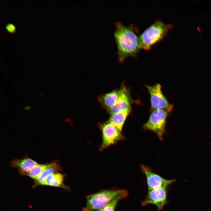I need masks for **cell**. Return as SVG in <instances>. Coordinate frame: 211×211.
Wrapping results in <instances>:
<instances>
[{"mask_svg": "<svg viewBox=\"0 0 211 211\" xmlns=\"http://www.w3.org/2000/svg\"><path fill=\"white\" fill-rule=\"evenodd\" d=\"M6 28L7 31L11 34H14L16 32V28L12 23H9L7 24L6 25Z\"/></svg>", "mask_w": 211, "mask_h": 211, "instance_id": "obj_17", "label": "cell"}, {"mask_svg": "<svg viewBox=\"0 0 211 211\" xmlns=\"http://www.w3.org/2000/svg\"><path fill=\"white\" fill-rule=\"evenodd\" d=\"M173 27L157 20L147 28L139 36L141 49L148 50L154 45L163 40Z\"/></svg>", "mask_w": 211, "mask_h": 211, "instance_id": "obj_2", "label": "cell"}, {"mask_svg": "<svg viewBox=\"0 0 211 211\" xmlns=\"http://www.w3.org/2000/svg\"><path fill=\"white\" fill-rule=\"evenodd\" d=\"M167 187H162L148 190L147 194L142 202V205L144 206L153 204L156 207L158 211L161 210L167 203Z\"/></svg>", "mask_w": 211, "mask_h": 211, "instance_id": "obj_6", "label": "cell"}, {"mask_svg": "<svg viewBox=\"0 0 211 211\" xmlns=\"http://www.w3.org/2000/svg\"><path fill=\"white\" fill-rule=\"evenodd\" d=\"M120 90V94L117 101L113 106L108 109L111 115L131 108L130 96L126 88L122 86Z\"/></svg>", "mask_w": 211, "mask_h": 211, "instance_id": "obj_9", "label": "cell"}, {"mask_svg": "<svg viewBox=\"0 0 211 211\" xmlns=\"http://www.w3.org/2000/svg\"><path fill=\"white\" fill-rule=\"evenodd\" d=\"M28 90H29L30 91H32V89H31V88L29 86H28Z\"/></svg>", "mask_w": 211, "mask_h": 211, "instance_id": "obj_19", "label": "cell"}, {"mask_svg": "<svg viewBox=\"0 0 211 211\" xmlns=\"http://www.w3.org/2000/svg\"><path fill=\"white\" fill-rule=\"evenodd\" d=\"M114 37L117 47L118 61L135 57L141 49L139 36L133 26H126L120 21L115 22Z\"/></svg>", "mask_w": 211, "mask_h": 211, "instance_id": "obj_1", "label": "cell"}, {"mask_svg": "<svg viewBox=\"0 0 211 211\" xmlns=\"http://www.w3.org/2000/svg\"><path fill=\"white\" fill-rule=\"evenodd\" d=\"M127 191L124 189L103 190L86 197L83 211H95L108 204L119 195Z\"/></svg>", "mask_w": 211, "mask_h": 211, "instance_id": "obj_3", "label": "cell"}, {"mask_svg": "<svg viewBox=\"0 0 211 211\" xmlns=\"http://www.w3.org/2000/svg\"><path fill=\"white\" fill-rule=\"evenodd\" d=\"M141 169L145 174L148 186V190L164 186L168 187L176 182L175 179L167 180L154 173L147 166L141 165Z\"/></svg>", "mask_w": 211, "mask_h": 211, "instance_id": "obj_7", "label": "cell"}, {"mask_svg": "<svg viewBox=\"0 0 211 211\" xmlns=\"http://www.w3.org/2000/svg\"><path fill=\"white\" fill-rule=\"evenodd\" d=\"M39 96L41 97H43L44 95L42 94H40V96Z\"/></svg>", "mask_w": 211, "mask_h": 211, "instance_id": "obj_20", "label": "cell"}, {"mask_svg": "<svg viewBox=\"0 0 211 211\" xmlns=\"http://www.w3.org/2000/svg\"><path fill=\"white\" fill-rule=\"evenodd\" d=\"M38 164L35 161L32 159L26 158L23 159H15L11 162V166L18 168L21 173H24L28 172L35 166Z\"/></svg>", "mask_w": 211, "mask_h": 211, "instance_id": "obj_11", "label": "cell"}, {"mask_svg": "<svg viewBox=\"0 0 211 211\" xmlns=\"http://www.w3.org/2000/svg\"><path fill=\"white\" fill-rule=\"evenodd\" d=\"M150 96L152 108L154 110L162 109L171 113L173 106L168 102L161 91V86L159 84L153 86L146 85Z\"/></svg>", "mask_w": 211, "mask_h": 211, "instance_id": "obj_5", "label": "cell"}, {"mask_svg": "<svg viewBox=\"0 0 211 211\" xmlns=\"http://www.w3.org/2000/svg\"><path fill=\"white\" fill-rule=\"evenodd\" d=\"M103 143L102 148L104 149L115 143L122 138L121 132L108 121L101 126Z\"/></svg>", "mask_w": 211, "mask_h": 211, "instance_id": "obj_8", "label": "cell"}, {"mask_svg": "<svg viewBox=\"0 0 211 211\" xmlns=\"http://www.w3.org/2000/svg\"><path fill=\"white\" fill-rule=\"evenodd\" d=\"M127 195L128 192L127 191L119 195L106 206L95 211H115L116 206L119 201L125 198Z\"/></svg>", "mask_w": 211, "mask_h": 211, "instance_id": "obj_16", "label": "cell"}, {"mask_svg": "<svg viewBox=\"0 0 211 211\" xmlns=\"http://www.w3.org/2000/svg\"><path fill=\"white\" fill-rule=\"evenodd\" d=\"M47 164H37L28 172L23 175L28 176L31 178L36 180L42 172L46 168Z\"/></svg>", "mask_w": 211, "mask_h": 211, "instance_id": "obj_15", "label": "cell"}, {"mask_svg": "<svg viewBox=\"0 0 211 211\" xmlns=\"http://www.w3.org/2000/svg\"><path fill=\"white\" fill-rule=\"evenodd\" d=\"M131 110V108H130L112 115L108 121L121 132L124 122Z\"/></svg>", "mask_w": 211, "mask_h": 211, "instance_id": "obj_12", "label": "cell"}, {"mask_svg": "<svg viewBox=\"0 0 211 211\" xmlns=\"http://www.w3.org/2000/svg\"><path fill=\"white\" fill-rule=\"evenodd\" d=\"M168 112L164 110H154L151 114L147 122L143 127L146 130L155 132L161 140L163 139Z\"/></svg>", "mask_w": 211, "mask_h": 211, "instance_id": "obj_4", "label": "cell"}, {"mask_svg": "<svg viewBox=\"0 0 211 211\" xmlns=\"http://www.w3.org/2000/svg\"><path fill=\"white\" fill-rule=\"evenodd\" d=\"M64 178L63 175L56 172L47 176L39 184L68 189L69 188L64 184Z\"/></svg>", "mask_w": 211, "mask_h": 211, "instance_id": "obj_10", "label": "cell"}, {"mask_svg": "<svg viewBox=\"0 0 211 211\" xmlns=\"http://www.w3.org/2000/svg\"><path fill=\"white\" fill-rule=\"evenodd\" d=\"M31 109V107L30 106H26L25 108H24V109L25 110H26V111H28L30 110Z\"/></svg>", "mask_w": 211, "mask_h": 211, "instance_id": "obj_18", "label": "cell"}, {"mask_svg": "<svg viewBox=\"0 0 211 211\" xmlns=\"http://www.w3.org/2000/svg\"><path fill=\"white\" fill-rule=\"evenodd\" d=\"M120 94V89L114 90L102 96L100 98V101L103 105L108 109L116 103Z\"/></svg>", "mask_w": 211, "mask_h": 211, "instance_id": "obj_13", "label": "cell"}, {"mask_svg": "<svg viewBox=\"0 0 211 211\" xmlns=\"http://www.w3.org/2000/svg\"><path fill=\"white\" fill-rule=\"evenodd\" d=\"M60 168L56 162H54L47 164L46 168L42 172L38 178L35 180L36 183L39 184L46 177L54 173L57 172Z\"/></svg>", "mask_w": 211, "mask_h": 211, "instance_id": "obj_14", "label": "cell"}]
</instances>
